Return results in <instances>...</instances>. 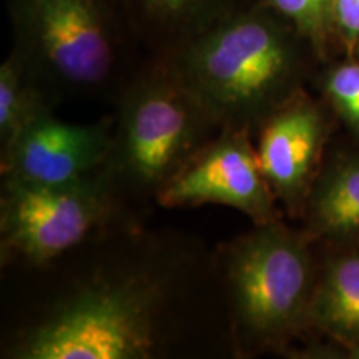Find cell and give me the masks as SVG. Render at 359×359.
<instances>
[{
	"label": "cell",
	"instance_id": "9",
	"mask_svg": "<svg viewBox=\"0 0 359 359\" xmlns=\"http://www.w3.org/2000/svg\"><path fill=\"white\" fill-rule=\"evenodd\" d=\"M325 142L321 111L299 95L258 128V158L278 200L293 208L308 195Z\"/></svg>",
	"mask_w": 359,
	"mask_h": 359
},
{
	"label": "cell",
	"instance_id": "15",
	"mask_svg": "<svg viewBox=\"0 0 359 359\" xmlns=\"http://www.w3.org/2000/svg\"><path fill=\"white\" fill-rule=\"evenodd\" d=\"M325 90L344 122L359 132V58L331 69L325 80Z\"/></svg>",
	"mask_w": 359,
	"mask_h": 359
},
{
	"label": "cell",
	"instance_id": "17",
	"mask_svg": "<svg viewBox=\"0 0 359 359\" xmlns=\"http://www.w3.org/2000/svg\"><path fill=\"white\" fill-rule=\"evenodd\" d=\"M344 351H346V358H353V359H359V339L353 341V343L344 344Z\"/></svg>",
	"mask_w": 359,
	"mask_h": 359
},
{
	"label": "cell",
	"instance_id": "12",
	"mask_svg": "<svg viewBox=\"0 0 359 359\" xmlns=\"http://www.w3.org/2000/svg\"><path fill=\"white\" fill-rule=\"evenodd\" d=\"M308 219L316 235L359 240V158L334 163L308 195Z\"/></svg>",
	"mask_w": 359,
	"mask_h": 359
},
{
	"label": "cell",
	"instance_id": "14",
	"mask_svg": "<svg viewBox=\"0 0 359 359\" xmlns=\"http://www.w3.org/2000/svg\"><path fill=\"white\" fill-rule=\"evenodd\" d=\"M283 17L323 57L334 34V0H258Z\"/></svg>",
	"mask_w": 359,
	"mask_h": 359
},
{
	"label": "cell",
	"instance_id": "6",
	"mask_svg": "<svg viewBox=\"0 0 359 359\" xmlns=\"http://www.w3.org/2000/svg\"><path fill=\"white\" fill-rule=\"evenodd\" d=\"M120 201L100 173L70 185L2 178V258L45 264L82 245Z\"/></svg>",
	"mask_w": 359,
	"mask_h": 359
},
{
	"label": "cell",
	"instance_id": "13",
	"mask_svg": "<svg viewBox=\"0 0 359 359\" xmlns=\"http://www.w3.org/2000/svg\"><path fill=\"white\" fill-rule=\"evenodd\" d=\"M48 109V97L19 53L12 50L0 67V142L2 150L22 127Z\"/></svg>",
	"mask_w": 359,
	"mask_h": 359
},
{
	"label": "cell",
	"instance_id": "16",
	"mask_svg": "<svg viewBox=\"0 0 359 359\" xmlns=\"http://www.w3.org/2000/svg\"><path fill=\"white\" fill-rule=\"evenodd\" d=\"M334 34L349 47L359 43V0H334Z\"/></svg>",
	"mask_w": 359,
	"mask_h": 359
},
{
	"label": "cell",
	"instance_id": "7",
	"mask_svg": "<svg viewBox=\"0 0 359 359\" xmlns=\"http://www.w3.org/2000/svg\"><path fill=\"white\" fill-rule=\"evenodd\" d=\"M275 198L250 132L222 130L170 182L156 203L165 208L224 205L255 223H266L276 219Z\"/></svg>",
	"mask_w": 359,
	"mask_h": 359
},
{
	"label": "cell",
	"instance_id": "3",
	"mask_svg": "<svg viewBox=\"0 0 359 359\" xmlns=\"http://www.w3.org/2000/svg\"><path fill=\"white\" fill-rule=\"evenodd\" d=\"M219 130L165 57L138 72L120 95L100 175L116 198H154Z\"/></svg>",
	"mask_w": 359,
	"mask_h": 359
},
{
	"label": "cell",
	"instance_id": "8",
	"mask_svg": "<svg viewBox=\"0 0 359 359\" xmlns=\"http://www.w3.org/2000/svg\"><path fill=\"white\" fill-rule=\"evenodd\" d=\"M109 122L69 123L45 109L2 150V178L70 185L100 173L111 147Z\"/></svg>",
	"mask_w": 359,
	"mask_h": 359
},
{
	"label": "cell",
	"instance_id": "11",
	"mask_svg": "<svg viewBox=\"0 0 359 359\" xmlns=\"http://www.w3.org/2000/svg\"><path fill=\"white\" fill-rule=\"evenodd\" d=\"M308 321L343 346L359 339V251L327 264L314 286Z\"/></svg>",
	"mask_w": 359,
	"mask_h": 359
},
{
	"label": "cell",
	"instance_id": "10",
	"mask_svg": "<svg viewBox=\"0 0 359 359\" xmlns=\"http://www.w3.org/2000/svg\"><path fill=\"white\" fill-rule=\"evenodd\" d=\"M257 0H120L132 34L154 57H170Z\"/></svg>",
	"mask_w": 359,
	"mask_h": 359
},
{
	"label": "cell",
	"instance_id": "1",
	"mask_svg": "<svg viewBox=\"0 0 359 359\" xmlns=\"http://www.w3.org/2000/svg\"><path fill=\"white\" fill-rule=\"evenodd\" d=\"M303 43L257 0L165 58L219 132L251 133L298 95Z\"/></svg>",
	"mask_w": 359,
	"mask_h": 359
},
{
	"label": "cell",
	"instance_id": "2",
	"mask_svg": "<svg viewBox=\"0 0 359 359\" xmlns=\"http://www.w3.org/2000/svg\"><path fill=\"white\" fill-rule=\"evenodd\" d=\"M175 281L163 268L93 278L30 326L20 359H145L165 346Z\"/></svg>",
	"mask_w": 359,
	"mask_h": 359
},
{
	"label": "cell",
	"instance_id": "5",
	"mask_svg": "<svg viewBox=\"0 0 359 359\" xmlns=\"http://www.w3.org/2000/svg\"><path fill=\"white\" fill-rule=\"evenodd\" d=\"M224 258L238 339L253 348L271 346L308 321L314 293L311 257L302 238L278 219L257 223Z\"/></svg>",
	"mask_w": 359,
	"mask_h": 359
},
{
	"label": "cell",
	"instance_id": "4",
	"mask_svg": "<svg viewBox=\"0 0 359 359\" xmlns=\"http://www.w3.org/2000/svg\"><path fill=\"white\" fill-rule=\"evenodd\" d=\"M15 50L47 97L107 87L130 25L120 0H8Z\"/></svg>",
	"mask_w": 359,
	"mask_h": 359
},
{
	"label": "cell",
	"instance_id": "18",
	"mask_svg": "<svg viewBox=\"0 0 359 359\" xmlns=\"http://www.w3.org/2000/svg\"><path fill=\"white\" fill-rule=\"evenodd\" d=\"M354 50H356V55H358V58H359V43L356 45V47H354Z\"/></svg>",
	"mask_w": 359,
	"mask_h": 359
}]
</instances>
